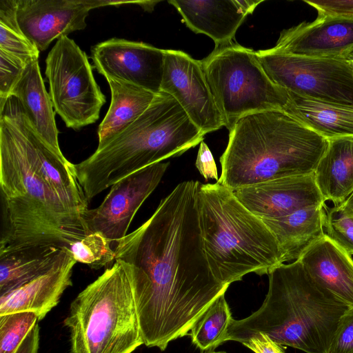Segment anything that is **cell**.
I'll return each mask as SVG.
<instances>
[{"instance_id": "1f68e13d", "label": "cell", "mask_w": 353, "mask_h": 353, "mask_svg": "<svg viewBox=\"0 0 353 353\" xmlns=\"http://www.w3.org/2000/svg\"><path fill=\"white\" fill-rule=\"evenodd\" d=\"M326 353H353V308L340 318Z\"/></svg>"}, {"instance_id": "83f0119b", "label": "cell", "mask_w": 353, "mask_h": 353, "mask_svg": "<svg viewBox=\"0 0 353 353\" xmlns=\"http://www.w3.org/2000/svg\"><path fill=\"white\" fill-rule=\"evenodd\" d=\"M38 321L31 312L0 315V353H14Z\"/></svg>"}, {"instance_id": "7a4b0ae2", "label": "cell", "mask_w": 353, "mask_h": 353, "mask_svg": "<svg viewBox=\"0 0 353 353\" xmlns=\"http://www.w3.org/2000/svg\"><path fill=\"white\" fill-rule=\"evenodd\" d=\"M0 105V255L39 246L69 248L89 234V201L74 164L42 139L16 97Z\"/></svg>"}, {"instance_id": "52a82bcc", "label": "cell", "mask_w": 353, "mask_h": 353, "mask_svg": "<svg viewBox=\"0 0 353 353\" xmlns=\"http://www.w3.org/2000/svg\"><path fill=\"white\" fill-rule=\"evenodd\" d=\"M131 268V263L116 259L72 301L63 321L71 353H132L144 344Z\"/></svg>"}, {"instance_id": "d4e9b609", "label": "cell", "mask_w": 353, "mask_h": 353, "mask_svg": "<svg viewBox=\"0 0 353 353\" xmlns=\"http://www.w3.org/2000/svg\"><path fill=\"white\" fill-rule=\"evenodd\" d=\"M63 248L53 245L39 246L0 255V296L48 271Z\"/></svg>"}, {"instance_id": "3957f363", "label": "cell", "mask_w": 353, "mask_h": 353, "mask_svg": "<svg viewBox=\"0 0 353 353\" xmlns=\"http://www.w3.org/2000/svg\"><path fill=\"white\" fill-rule=\"evenodd\" d=\"M219 183L235 191L314 173L328 140L283 110L247 114L229 130Z\"/></svg>"}, {"instance_id": "74e56055", "label": "cell", "mask_w": 353, "mask_h": 353, "mask_svg": "<svg viewBox=\"0 0 353 353\" xmlns=\"http://www.w3.org/2000/svg\"><path fill=\"white\" fill-rule=\"evenodd\" d=\"M341 205L349 216L353 217V193Z\"/></svg>"}, {"instance_id": "836d02e7", "label": "cell", "mask_w": 353, "mask_h": 353, "mask_svg": "<svg viewBox=\"0 0 353 353\" xmlns=\"http://www.w3.org/2000/svg\"><path fill=\"white\" fill-rule=\"evenodd\" d=\"M195 165L206 180L212 179L218 181V172L213 155L203 141L200 143Z\"/></svg>"}, {"instance_id": "ac0fdd59", "label": "cell", "mask_w": 353, "mask_h": 353, "mask_svg": "<svg viewBox=\"0 0 353 353\" xmlns=\"http://www.w3.org/2000/svg\"><path fill=\"white\" fill-rule=\"evenodd\" d=\"M313 281L348 308H353V260L325 233L298 259Z\"/></svg>"}, {"instance_id": "e575fe53", "label": "cell", "mask_w": 353, "mask_h": 353, "mask_svg": "<svg viewBox=\"0 0 353 353\" xmlns=\"http://www.w3.org/2000/svg\"><path fill=\"white\" fill-rule=\"evenodd\" d=\"M242 344L254 353H286L283 345L261 332L253 334Z\"/></svg>"}, {"instance_id": "8992f818", "label": "cell", "mask_w": 353, "mask_h": 353, "mask_svg": "<svg viewBox=\"0 0 353 353\" xmlns=\"http://www.w3.org/2000/svg\"><path fill=\"white\" fill-rule=\"evenodd\" d=\"M196 208L210 268L223 285L249 273L268 274L283 263L277 241L261 219L234 192L219 183H199Z\"/></svg>"}, {"instance_id": "60d3db41", "label": "cell", "mask_w": 353, "mask_h": 353, "mask_svg": "<svg viewBox=\"0 0 353 353\" xmlns=\"http://www.w3.org/2000/svg\"><path fill=\"white\" fill-rule=\"evenodd\" d=\"M351 62H352V65H353V60H352Z\"/></svg>"}, {"instance_id": "4316f807", "label": "cell", "mask_w": 353, "mask_h": 353, "mask_svg": "<svg viewBox=\"0 0 353 353\" xmlns=\"http://www.w3.org/2000/svg\"><path fill=\"white\" fill-rule=\"evenodd\" d=\"M112 242L99 232L90 233L79 241L72 243L69 249L77 263L88 265L91 269L109 268L116 261Z\"/></svg>"}, {"instance_id": "7c38bea8", "label": "cell", "mask_w": 353, "mask_h": 353, "mask_svg": "<svg viewBox=\"0 0 353 353\" xmlns=\"http://www.w3.org/2000/svg\"><path fill=\"white\" fill-rule=\"evenodd\" d=\"M170 163L146 167L114 184L102 203L84 216L89 234L99 232L114 243L127 232L137 212L159 185Z\"/></svg>"}, {"instance_id": "d6986e66", "label": "cell", "mask_w": 353, "mask_h": 353, "mask_svg": "<svg viewBox=\"0 0 353 353\" xmlns=\"http://www.w3.org/2000/svg\"><path fill=\"white\" fill-rule=\"evenodd\" d=\"M185 25L196 34L210 37L215 47L232 42L248 14L239 0H172Z\"/></svg>"}, {"instance_id": "4fadbf2b", "label": "cell", "mask_w": 353, "mask_h": 353, "mask_svg": "<svg viewBox=\"0 0 353 353\" xmlns=\"http://www.w3.org/2000/svg\"><path fill=\"white\" fill-rule=\"evenodd\" d=\"M141 1L112 0H16L18 25L24 36L39 52L52 41L86 27L92 9L119 6Z\"/></svg>"}, {"instance_id": "4dcf8cb0", "label": "cell", "mask_w": 353, "mask_h": 353, "mask_svg": "<svg viewBox=\"0 0 353 353\" xmlns=\"http://www.w3.org/2000/svg\"><path fill=\"white\" fill-rule=\"evenodd\" d=\"M0 50L26 59L39 57L40 52L21 30L9 28L1 24Z\"/></svg>"}, {"instance_id": "f35d334b", "label": "cell", "mask_w": 353, "mask_h": 353, "mask_svg": "<svg viewBox=\"0 0 353 353\" xmlns=\"http://www.w3.org/2000/svg\"><path fill=\"white\" fill-rule=\"evenodd\" d=\"M159 1H141L139 4L144 10L152 11L155 6Z\"/></svg>"}, {"instance_id": "7402d4cb", "label": "cell", "mask_w": 353, "mask_h": 353, "mask_svg": "<svg viewBox=\"0 0 353 353\" xmlns=\"http://www.w3.org/2000/svg\"><path fill=\"white\" fill-rule=\"evenodd\" d=\"M314 175L325 201L344 203L353 193V137L328 140Z\"/></svg>"}, {"instance_id": "9a60e30c", "label": "cell", "mask_w": 353, "mask_h": 353, "mask_svg": "<svg viewBox=\"0 0 353 353\" xmlns=\"http://www.w3.org/2000/svg\"><path fill=\"white\" fill-rule=\"evenodd\" d=\"M279 52L305 57L353 60V19L318 16L283 30L273 48Z\"/></svg>"}, {"instance_id": "603a6c76", "label": "cell", "mask_w": 353, "mask_h": 353, "mask_svg": "<svg viewBox=\"0 0 353 353\" xmlns=\"http://www.w3.org/2000/svg\"><path fill=\"white\" fill-rule=\"evenodd\" d=\"M106 80L111 91V103L99 125L98 147L105 145L133 123L148 108L157 95L128 82Z\"/></svg>"}, {"instance_id": "d590c367", "label": "cell", "mask_w": 353, "mask_h": 353, "mask_svg": "<svg viewBox=\"0 0 353 353\" xmlns=\"http://www.w3.org/2000/svg\"><path fill=\"white\" fill-rule=\"evenodd\" d=\"M39 326L37 322L14 353H37L39 347Z\"/></svg>"}, {"instance_id": "277c9868", "label": "cell", "mask_w": 353, "mask_h": 353, "mask_svg": "<svg viewBox=\"0 0 353 353\" xmlns=\"http://www.w3.org/2000/svg\"><path fill=\"white\" fill-rule=\"evenodd\" d=\"M261 307L248 316L232 319L226 341L243 343L261 332L281 345L305 353H326L340 318L348 308L317 285L299 260L268 274Z\"/></svg>"}, {"instance_id": "9c48e42d", "label": "cell", "mask_w": 353, "mask_h": 353, "mask_svg": "<svg viewBox=\"0 0 353 353\" xmlns=\"http://www.w3.org/2000/svg\"><path fill=\"white\" fill-rule=\"evenodd\" d=\"M46 65L49 95L65 125L77 130L95 123L106 100L85 52L63 36L48 52Z\"/></svg>"}, {"instance_id": "5bb4252c", "label": "cell", "mask_w": 353, "mask_h": 353, "mask_svg": "<svg viewBox=\"0 0 353 353\" xmlns=\"http://www.w3.org/2000/svg\"><path fill=\"white\" fill-rule=\"evenodd\" d=\"M93 68L105 78L161 92L164 50L143 42L112 38L91 48Z\"/></svg>"}, {"instance_id": "e0dca14e", "label": "cell", "mask_w": 353, "mask_h": 353, "mask_svg": "<svg viewBox=\"0 0 353 353\" xmlns=\"http://www.w3.org/2000/svg\"><path fill=\"white\" fill-rule=\"evenodd\" d=\"M77 263L70 249L63 248L48 271L0 296V315L31 312L41 321L57 305L64 291L72 285V275Z\"/></svg>"}, {"instance_id": "8fae6325", "label": "cell", "mask_w": 353, "mask_h": 353, "mask_svg": "<svg viewBox=\"0 0 353 353\" xmlns=\"http://www.w3.org/2000/svg\"><path fill=\"white\" fill-rule=\"evenodd\" d=\"M161 92L175 99L204 135L225 126L201 61L181 50H164Z\"/></svg>"}, {"instance_id": "484cf974", "label": "cell", "mask_w": 353, "mask_h": 353, "mask_svg": "<svg viewBox=\"0 0 353 353\" xmlns=\"http://www.w3.org/2000/svg\"><path fill=\"white\" fill-rule=\"evenodd\" d=\"M223 293L203 312L189 333L192 343L203 352L214 350L226 342L232 313Z\"/></svg>"}, {"instance_id": "8d00e7d4", "label": "cell", "mask_w": 353, "mask_h": 353, "mask_svg": "<svg viewBox=\"0 0 353 353\" xmlns=\"http://www.w3.org/2000/svg\"><path fill=\"white\" fill-rule=\"evenodd\" d=\"M239 4L243 9L248 14L252 13L256 7L263 2V0H239Z\"/></svg>"}, {"instance_id": "f1b7e54d", "label": "cell", "mask_w": 353, "mask_h": 353, "mask_svg": "<svg viewBox=\"0 0 353 353\" xmlns=\"http://www.w3.org/2000/svg\"><path fill=\"white\" fill-rule=\"evenodd\" d=\"M325 234L347 253L353 254V217L341 205L327 208L324 203Z\"/></svg>"}, {"instance_id": "5b68a950", "label": "cell", "mask_w": 353, "mask_h": 353, "mask_svg": "<svg viewBox=\"0 0 353 353\" xmlns=\"http://www.w3.org/2000/svg\"><path fill=\"white\" fill-rule=\"evenodd\" d=\"M203 136L176 99L161 92L133 123L74 164L75 175L90 201L129 175L181 155Z\"/></svg>"}, {"instance_id": "f546056e", "label": "cell", "mask_w": 353, "mask_h": 353, "mask_svg": "<svg viewBox=\"0 0 353 353\" xmlns=\"http://www.w3.org/2000/svg\"><path fill=\"white\" fill-rule=\"evenodd\" d=\"M30 59L0 50V99L10 97Z\"/></svg>"}, {"instance_id": "cb8c5ba5", "label": "cell", "mask_w": 353, "mask_h": 353, "mask_svg": "<svg viewBox=\"0 0 353 353\" xmlns=\"http://www.w3.org/2000/svg\"><path fill=\"white\" fill-rule=\"evenodd\" d=\"M289 93L283 111L327 140L353 137V108Z\"/></svg>"}, {"instance_id": "44dd1931", "label": "cell", "mask_w": 353, "mask_h": 353, "mask_svg": "<svg viewBox=\"0 0 353 353\" xmlns=\"http://www.w3.org/2000/svg\"><path fill=\"white\" fill-rule=\"evenodd\" d=\"M323 205L301 208L279 218L262 219L275 236L283 262L298 260L325 234Z\"/></svg>"}, {"instance_id": "ab89813d", "label": "cell", "mask_w": 353, "mask_h": 353, "mask_svg": "<svg viewBox=\"0 0 353 353\" xmlns=\"http://www.w3.org/2000/svg\"><path fill=\"white\" fill-rule=\"evenodd\" d=\"M201 353H228L225 351H214V350H212V351H208V352H203Z\"/></svg>"}, {"instance_id": "2e32d148", "label": "cell", "mask_w": 353, "mask_h": 353, "mask_svg": "<svg viewBox=\"0 0 353 353\" xmlns=\"http://www.w3.org/2000/svg\"><path fill=\"white\" fill-rule=\"evenodd\" d=\"M234 194L261 219L279 218L301 208L325 203L314 173L243 187L235 190Z\"/></svg>"}, {"instance_id": "ba28073f", "label": "cell", "mask_w": 353, "mask_h": 353, "mask_svg": "<svg viewBox=\"0 0 353 353\" xmlns=\"http://www.w3.org/2000/svg\"><path fill=\"white\" fill-rule=\"evenodd\" d=\"M201 62L228 130L247 114L283 110L289 101L288 92L269 78L252 49L232 41L215 47Z\"/></svg>"}, {"instance_id": "30bf717a", "label": "cell", "mask_w": 353, "mask_h": 353, "mask_svg": "<svg viewBox=\"0 0 353 353\" xmlns=\"http://www.w3.org/2000/svg\"><path fill=\"white\" fill-rule=\"evenodd\" d=\"M269 78L300 97L353 108V65L343 60L283 53L270 48L256 52Z\"/></svg>"}, {"instance_id": "ffe728a7", "label": "cell", "mask_w": 353, "mask_h": 353, "mask_svg": "<svg viewBox=\"0 0 353 353\" xmlns=\"http://www.w3.org/2000/svg\"><path fill=\"white\" fill-rule=\"evenodd\" d=\"M10 96L19 100L30 123L47 145L64 158L59 144L54 110L41 74L39 57L28 61Z\"/></svg>"}, {"instance_id": "6da1fadb", "label": "cell", "mask_w": 353, "mask_h": 353, "mask_svg": "<svg viewBox=\"0 0 353 353\" xmlns=\"http://www.w3.org/2000/svg\"><path fill=\"white\" fill-rule=\"evenodd\" d=\"M199 181L178 184L140 227L114 242L116 259L132 264L130 282L144 345L164 351L188 335L229 285L213 275L203 248Z\"/></svg>"}, {"instance_id": "d6a6232c", "label": "cell", "mask_w": 353, "mask_h": 353, "mask_svg": "<svg viewBox=\"0 0 353 353\" xmlns=\"http://www.w3.org/2000/svg\"><path fill=\"white\" fill-rule=\"evenodd\" d=\"M318 11V16L353 19V0L304 1Z\"/></svg>"}]
</instances>
